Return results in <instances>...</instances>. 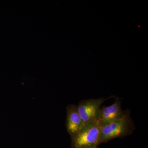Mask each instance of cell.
I'll return each mask as SVG.
<instances>
[{"label": "cell", "instance_id": "obj_1", "mask_svg": "<svg viewBox=\"0 0 148 148\" xmlns=\"http://www.w3.org/2000/svg\"><path fill=\"white\" fill-rule=\"evenodd\" d=\"M135 129V125L130 116V111L121 118L101 127L100 142L106 143L115 138H124L131 135Z\"/></svg>", "mask_w": 148, "mask_h": 148}, {"label": "cell", "instance_id": "obj_2", "mask_svg": "<svg viewBox=\"0 0 148 148\" xmlns=\"http://www.w3.org/2000/svg\"><path fill=\"white\" fill-rule=\"evenodd\" d=\"M100 132L98 121L84 124L79 132L71 137L72 148H97L101 144Z\"/></svg>", "mask_w": 148, "mask_h": 148}, {"label": "cell", "instance_id": "obj_3", "mask_svg": "<svg viewBox=\"0 0 148 148\" xmlns=\"http://www.w3.org/2000/svg\"><path fill=\"white\" fill-rule=\"evenodd\" d=\"M108 98H101L90 99L80 101L77 106L79 112L84 124L94 121H97L101 106Z\"/></svg>", "mask_w": 148, "mask_h": 148}, {"label": "cell", "instance_id": "obj_4", "mask_svg": "<svg viewBox=\"0 0 148 148\" xmlns=\"http://www.w3.org/2000/svg\"><path fill=\"white\" fill-rule=\"evenodd\" d=\"M121 104V99L116 97L115 98L114 102L112 105L101 108L97 120L100 127L121 118L125 114L127 110H123Z\"/></svg>", "mask_w": 148, "mask_h": 148}, {"label": "cell", "instance_id": "obj_5", "mask_svg": "<svg viewBox=\"0 0 148 148\" xmlns=\"http://www.w3.org/2000/svg\"><path fill=\"white\" fill-rule=\"evenodd\" d=\"M66 128L69 135L72 137L79 132L84 123L80 115L76 105H69L66 109Z\"/></svg>", "mask_w": 148, "mask_h": 148}]
</instances>
